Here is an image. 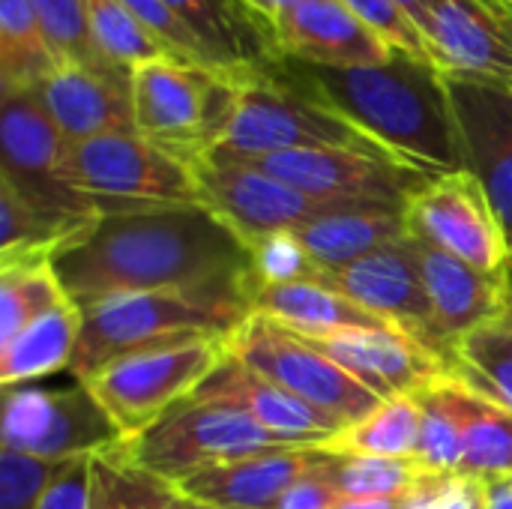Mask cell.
I'll list each match as a JSON object with an SVG mask.
<instances>
[{
    "instance_id": "51",
    "label": "cell",
    "mask_w": 512,
    "mask_h": 509,
    "mask_svg": "<svg viewBox=\"0 0 512 509\" xmlns=\"http://www.w3.org/2000/svg\"><path fill=\"white\" fill-rule=\"evenodd\" d=\"M507 279H510V285H512V252H510V261H507Z\"/></svg>"
},
{
    "instance_id": "9",
    "label": "cell",
    "mask_w": 512,
    "mask_h": 509,
    "mask_svg": "<svg viewBox=\"0 0 512 509\" xmlns=\"http://www.w3.org/2000/svg\"><path fill=\"white\" fill-rule=\"evenodd\" d=\"M228 351L285 393L339 420L345 429L369 417L384 402L300 333L255 312L228 336Z\"/></svg>"
},
{
    "instance_id": "11",
    "label": "cell",
    "mask_w": 512,
    "mask_h": 509,
    "mask_svg": "<svg viewBox=\"0 0 512 509\" xmlns=\"http://www.w3.org/2000/svg\"><path fill=\"white\" fill-rule=\"evenodd\" d=\"M0 96V180L36 207L69 216H99V204L75 192L60 177L69 141L48 114L39 90H15Z\"/></svg>"
},
{
    "instance_id": "41",
    "label": "cell",
    "mask_w": 512,
    "mask_h": 509,
    "mask_svg": "<svg viewBox=\"0 0 512 509\" xmlns=\"http://www.w3.org/2000/svg\"><path fill=\"white\" fill-rule=\"evenodd\" d=\"M339 3L345 9H351L360 21H366L393 51H402V54H411L420 60H432V48H429L423 30L414 24V18L396 0H339Z\"/></svg>"
},
{
    "instance_id": "2",
    "label": "cell",
    "mask_w": 512,
    "mask_h": 509,
    "mask_svg": "<svg viewBox=\"0 0 512 509\" xmlns=\"http://www.w3.org/2000/svg\"><path fill=\"white\" fill-rule=\"evenodd\" d=\"M273 69L426 180L468 171L450 84L432 60L402 51L372 66H318L282 57Z\"/></svg>"
},
{
    "instance_id": "20",
    "label": "cell",
    "mask_w": 512,
    "mask_h": 509,
    "mask_svg": "<svg viewBox=\"0 0 512 509\" xmlns=\"http://www.w3.org/2000/svg\"><path fill=\"white\" fill-rule=\"evenodd\" d=\"M282 57L318 66H372L396 51L339 0H300L276 21Z\"/></svg>"
},
{
    "instance_id": "40",
    "label": "cell",
    "mask_w": 512,
    "mask_h": 509,
    "mask_svg": "<svg viewBox=\"0 0 512 509\" xmlns=\"http://www.w3.org/2000/svg\"><path fill=\"white\" fill-rule=\"evenodd\" d=\"M72 462V459H69ZM66 462L0 450V509H36Z\"/></svg>"
},
{
    "instance_id": "48",
    "label": "cell",
    "mask_w": 512,
    "mask_h": 509,
    "mask_svg": "<svg viewBox=\"0 0 512 509\" xmlns=\"http://www.w3.org/2000/svg\"><path fill=\"white\" fill-rule=\"evenodd\" d=\"M252 9H258L264 18H270V21H276L285 9H291L294 3H300V0H246Z\"/></svg>"
},
{
    "instance_id": "44",
    "label": "cell",
    "mask_w": 512,
    "mask_h": 509,
    "mask_svg": "<svg viewBox=\"0 0 512 509\" xmlns=\"http://www.w3.org/2000/svg\"><path fill=\"white\" fill-rule=\"evenodd\" d=\"M93 459H72L48 486L36 509H90L93 504Z\"/></svg>"
},
{
    "instance_id": "5",
    "label": "cell",
    "mask_w": 512,
    "mask_h": 509,
    "mask_svg": "<svg viewBox=\"0 0 512 509\" xmlns=\"http://www.w3.org/2000/svg\"><path fill=\"white\" fill-rule=\"evenodd\" d=\"M342 147L390 159L357 126L312 99L273 66L243 75L240 102L225 138L204 156L210 162H246L285 150Z\"/></svg>"
},
{
    "instance_id": "1",
    "label": "cell",
    "mask_w": 512,
    "mask_h": 509,
    "mask_svg": "<svg viewBox=\"0 0 512 509\" xmlns=\"http://www.w3.org/2000/svg\"><path fill=\"white\" fill-rule=\"evenodd\" d=\"M78 309L138 291L246 288L249 243L207 204L105 210L51 261Z\"/></svg>"
},
{
    "instance_id": "34",
    "label": "cell",
    "mask_w": 512,
    "mask_h": 509,
    "mask_svg": "<svg viewBox=\"0 0 512 509\" xmlns=\"http://www.w3.org/2000/svg\"><path fill=\"white\" fill-rule=\"evenodd\" d=\"M456 375L512 408V306L492 324L456 342Z\"/></svg>"
},
{
    "instance_id": "35",
    "label": "cell",
    "mask_w": 512,
    "mask_h": 509,
    "mask_svg": "<svg viewBox=\"0 0 512 509\" xmlns=\"http://www.w3.org/2000/svg\"><path fill=\"white\" fill-rule=\"evenodd\" d=\"M90 509H183V501L171 483L114 450L93 459Z\"/></svg>"
},
{
    "instance_id": "26",
    "label": "cell",
    "mask_w": 512,
    "mask_h": 509,
    "mask_svg": "<svg viewBox=\"0 0 512 509\" xmlns=\"http://www.w3.org/2000/svg\"><path fill=\"white\" fill-rule=\"evenodd\" d=\"M315 264L330 273L342 270L384 246L408 237L405 207H357L345 213L324 216L312 225L294 231Z\"/></svg>"
},
{
    "instance_id": "10",
    "label": "cell",
    "mask_w": 512,
    "mask_h": 509,
    "mask_svg": "<svg viewBox=\"0 0 512 509\" xmlns=\"http://www.w3.org/2000/svg\"><path fill=\"white\" fill-rule=\"evenodd\" d=\"M0 438L6 450L51 462L105 456L126 444L123 429L81 381L69 390L9 387Z\"/></svg>"
},
{
    "instance_id": "29",
    "label": "cell",
    "mask_w": 512,
    "mask_h": 509,
    "mask_svg": "<svg viewBox=\"0 0 512 509\" xmlns=\"http://www.w3.org/2000/svg\"><path fill=\"white\" fill-rule=\"evenodd\" d=\"M450 393L465 426L462 474L477 480L512 477V408L450 375Z\"/></svg>"
},
{
    "instance_id": "17",
    "label": "cell",
    "mask_w": 512,
    "mask_h": 509,
    "mask_svg": "<svg viewBox=\"0 0 512 509\" xmlns=\"http://www.w3.org/2000/svg\"><path fill=\"white\" fill-rule=\"evenodd\" d=\"M381 399L417 396L423 387L444 375H456V369L420 345L417 339L393 330V327H345L330 333L303 336Z\"/></svg>"
},
{
    "instance_id": "50",
    "label": "cell",
    "mask_w": 512,
    "mask_h": 509,
    "mask_svg": "<svg viewBox=\"0 0 512 509\" xmlns=\"http://www.w3.org/2000/svg\"><path fill=\"white\" fill-rule=\"evenodd\" d=\"M183 501V509H219V507H207V504H198V501H186V498H180Z\"/></svg>"
},
{
    "instance_id": "37",
    "label": "cell",
    "mask_w": 512,
    "mask_h": 509,
    "mask_svg": "<svg viewBox=\"0 0 512 509\" xmlns=\"http://www.w3.org/2000/svg\"><path fill=\"white\" fill-rule=\"evenodd\" d=\"M327 477L342 498H396L414 492L429 474L414 459L333 456L327 453Z\"/></svg>"
},
{
    "instance_id": "46",
    "label": "cell",
    "mask_w": 512,
    "mask_h": 509,
    "mask_svg": "<svg viewBox=\"0 0 512 509\" xmlns=\"http://www.w3.org/2000/svg\"><path fill=\"white\" fill-rule=\"evenodd\" d=\"M483 483V504L486 509H512V477L480 480Z\"/></svg>"
},
{
    "instance_id": "15",
    "label": "cell",
    "mask_w": 512,
    "mask_h": 509,
    "mask_svg": "<svg viewBox=\"0 0 512 509\" xmlns=\"http://www.w3.org/2000/svg\"><path fill=\"white\" fill-rule=\"evenodd\" d=\"M321 282L342 291L357 306L387 321L393 330L417 339L420 345H426L456 369V351L444 342L438 330L435 309L411 237L384 246L342 270H330L321 276Z\"/></svg>"
},
{
    "instance_id": "39",
    "label": "cell",
    "mask_w": 512,
    "mask_h": 509,
    "mask_svg": "<svg viewBox=\"0 0 512 509\" xmlns=\"http://www.w3.org/2000/svg\"><path fill=\"white\" fill-rule=\"evenodd\" d=\"M252 282L255 285H288L303 279H321L324 270L306 252L294 231H276L249 243Z\"/></svg>"
},
{
    "instance_id": "30",
    "label": "cell",
    "mask_w": 512,
    "mask_h": 509,
    "mask_svg": "<svg viewBox=\"0 0 512 509\" xmlns=\"http://www.w3.org/2000/svg\"><path fill=\"white\" fill-rule=\"evenodd\" d=\"M57 69L30 0H0V93L39 90Z\"/></svg>"
},
{
    "instance_id": "22",
    "label": "cell",
    "mask_w": 512,
    "mask_h": 509,
    "mask_svg": "<svg viewBox=\"0 0 512 509\" xmlns=\"http://www.w3.org/2000/svg\"><path fill=\"white\" fill-rule=\"evenodd\" d=\"M324 459L321 447H294L246 456L195 471L174 483L177 495L219 509H270L303 474Z\"/></svg>"
},
{
    "instance_id": "31",
    "label": "cell",
    "mask_w": 512,
    "mask_h": 509,
    "mask_svg": "<svg viewBox=\"0 0 512 509\" xmlns=\"http://www.w3.org/2000/svg\"><path fill=\"white\" fill-rule=\"evenodd\" d=\"M420 402L417 396L384 399L369 417L342 429L321 450L333 456H375V459H414L420 444Z\"/></svg>"
},
{
    "instance_id": "36",
    "label": "cell",
    "mask_w": 512,
    "mask_h": 509,
    "mask_svg": "<svg viewBox=\"0 0 512 509\" xmlns=\"http://www.w3.org/2000/svg\"><path fill=\"white\" fill-rule=\"evenodd\" d=\"M69 300L51 261L0 267V342H9L30 321Z\"/></svg>"
},
{
    "instance_id": "3",
    "label": "cell",
    "mask_w": 512,
    "mask_h": 509,
    "mask_svg": "<svg viewBox=\"0 0 512 509\" xmlns=\"http://www.w3.org/2000/svg\"><path fill=\"white\" fill-rule=\"evenodd\" d=\"M249 315V285L108 297L81 309V336L66 372L84 381L105 363L141 348L198 336L228 339Z\"/></svg>"
},
{
    "instance_id": "19",
    "label": "cell",
    "mask_w": 512,
    "mask_h": 509,
    "mask_svg": "<svg viewBox=\"0 0 512 509\" xmlns=\"http://www.w3.org/2000/svg\"><path fill=\"white\" fill-rule=\"evenodd\" d=\"M189 402H219L234 405L246 411L252 420H258L264 429L291 438L306 447H321L333 441L345 426L312 405L300 402L297 396L285 393L255 369H249L243 360H237L231 351L216 363V369L186 396Z\"/></svg>"
},
{
    "instance_id": "33",
    "label": "cell",
    "mask_w": 512,
    "mask_h": 509,
    "mask_svg": "<svg viewBox=\"0 0 512 509\" xmlns=\"http://www.w3.org/2000/svg\"><path fill=\"white\" fill-rule=\"evenodd\" d=\"M84 12L99 57L120 72H135L141 63L171 54L120 0H84Z\"/></svg>"
},
{
    "instance_id": "32",
    "label": "cell",
    "mask_w": 512,
    "mask_h": 509,
    "mask_svg": "<svg viewBox=\"0 0 512 509\" xmlns=\"http://www.w3.org/2000/svg\"><path fill=\"white\" fill-rule=\"evenodd\" d=\"M420 402V444L414 462L426 474H462L465 426L450 393V375L432 381L417 393Z\"/></svg>"
},
{
    "instance_id": "6",
    "label": "cell",
    "mask_w": 512,
    "mask_h": 509,
    "mask_svg": "<svg viewBox=\"0 0 512 509\" xmlns=\"http://www.w3.org/2000/svg\"><path fill=\"white\" fill-rule=\"evenodd\" d=\"M306 447L282 438L252 420L246 411L219 402H177L153 426L129 438L120 453L138 468L162 477L165 483H180L195 471L237 462L258 453Z\"/></svg>"
},
{
    "instance_id": "12",
    "label": "cell",
    "mask_w": 512,
    "mask_h": 509,
    "mask_svg": "<svg viewBox=\"0 0 512 509\" xmlns=\"http://www.w3.org/2000/svg\"><path fill=\"white\" fill-rule=\"evenodd\" d=\"M408 237L456 255L459 261L504 276L510 246L483 183L471 171L429 180L405 204Z\"/></svg>"
},
{
    "instance_id": "28",
    "label": "cell",
    "mask_w": 512,
    "mask_h": 509,
    "mask_svg": "<svg viewBox=\"0 0 512 509\" xmlns=\"http://www.w3.org/2000/svg\"><path fill=\"white\" fill-rule=\"evenodd\" d=\"M78 336H81V309L69 300L30 321L9 342H0L3 390L69 369L78 348Z\"/></svg>"
},
{
    "instance_id": "18",
    "label": "cell",
    "mask_w": 512,
    "mask_h": 509,
    "mask_svg": "<svg viewBox=\"0 0 512 509\" xmlns=\"http://www.w3.org/2000/svg\"><path fill=\"white\" fill-rule=\"evenodd\" d=\"M468 171L483 183L512 252V87L447 75Z\"/></svg>"
},
{
    "instance_id": "38",
    "label": "cell",
    "mask_w": 512,
    "mask_h": 509,
    "mask_svg": "<svg viewBox=\"0 0 512 509\" xmlns=\"http://www.w3.org/2000/svg\"><path fill=\"white\" fill-rule=\"evenodd\" d=\"M30 6L39 18V27L45 33L54 57L60 60V66L72 63V66H87V69H99V72L132 75V72H120V69L108 66L99 57L96 42L90 36L84 0H30Z\"/></svg>"
},
{
    "instance_id": "25",
    "label": "cell",
    "mask_w": 512,
    "mask_h": 509,
    "mask_svg": "<svg viewBox=\"0 0 512 509\" xmlns=\"http://www.w3.org/2000/svg\"><path fill=\"white\" fill-rule=\"evenodd\" d=\"M249 306L255 315L273 318L282 327L315 336L345 327H390L378 315L357 306L342 291L330 288L321 279H303L288 285H255L249 282Z\"/></svg>"
},
{
    "instance_id": "16",
    "label": "cell",
    "mask_w": 512,
    "mask_h": 509,
    "mask_svg": "<svg viewBox=\"0 0 512 509\" xmlns=\"http://www.w3.org/2000/svg\"><path fill=\"white\" fill-rule=\"evenodd\" d=\"M423 33L444 75L512 87V0H429Z\"/></svg>"
},
{
    "instance_id": "24",
    "label": "cell",
    "mask_w": 512,
    "mask_h": 509,
    "mask_svg": "<svg viewBox=\"0 0 512 509\" xmlns=\"http://www.w3.org/2000/svg\"><path fill=\"white\" fill-rule=\"evenodd\" d=\"M177 18L198 36L210 63L225 72H255L282 60L279 36L270 18L246 0H165Z\"/></svg>"
},
{
    "instance_id": "13",
    "label": "cell",
    "mask_w": 512,
    "mask_h": 509,
    "mask_svg": "<svg viewBox=\"0 0 512 509\" xmlns=\"http://www.w3.org/2000/svg\"><path fill=\"white\" fill-rule=\"evenodd\" d=\"M192 171L204 204L216 210L246 243L276 231H297L333 213L357 207H387L363 201H318L267 171L234 162L198 159Z\"/></svg>"
},
{
    "instance_id": "43",
    "label": "cell",
    "mask_w": 512,
    "mask_h": 509,
    "mask_svg": "<svg viewBox=\"0 0 512 509\" xmlns=\"http://www.w3.org/2000/svg\"><path fill=\"white\" fill-rule=\"evenodd\" d=\"M411 509H486L483 483L465 474H429L411 492Z\"/></svg>"
},
{
    "instance_id": "49",
    "label": "cell",
    "mask_w": 512,
    "mask_h": 509,
    "mask_svg": "<svg viewBox=\"0 0 512 509\" xmlns=\"http://www.w3.org/2000/svg\"><path fill=\"white\" fill-rule=\"evenodd\" d=\"M396 3H399V6L414 18V24H417L420 30L426 27V18H429V0H396ZM423 36H426V33H423Z\"/></svg>"
},
{
    "instance_id": "42",
    "label": "cell",
    "mask_w": 512,
    "mask_h": 509,
    "mask_svg": "<svg viewBox=\"0 0 512 509\" xmlns=\"http://www.w3.org/2000/svg\"><path fill=\"white\" fill-rule=\"evenodd\" d=\"M141 24H147L159 42L174 54V57H183V60H192V63H204V66H213L204 45L198 42V36L177 18V12L165 3V0H120ZM216 69V66H213Z\"/></svg>"
},
{
    "instance_id": "14",
    "label": "cell",
    "mask_w": 512,
    "mask_h": 509,
    "mask_svg": "<svg viewBox=\"0 0 512 509\" xmlns=\"http://www.w3.org/2000/svg\"><path fill=\"white\" fill-rule=\"evenodd\" d=\"M234 165H249L267 171L288 186L318 198V201H363L405 207L429 180L393 159L342 150V147H312L285 150Z\"/></svg>"
},
{
    "instance_id": "23",
    "label": "cell",
    "mask_w": 512,
    "mask_h": 509,
    "mask_svg": "<svg viewBox=\"0 0 512 509\" xmlns=\"http://www.w3.org/2000/svg\"><path fill=\"white\" fill-rule=\"evenodd\" d=\"M39 96L69 144L96 135L138 132L132 75L66 63L39 87Z\"/></svg>"
},
{
    "instance_id": "45",
    "label": "cell",
    "mask_w": 512,
    "mask_h": 509,
    "mask_svg": "<svg viewBox=\"0 0 512 509\" xmlns=\"http://www.w3.org/2000/svg\"><path fill=\"white\" fill-rule=\"evenodd\" d=\"M324 462H327V450H324V459L309 474H303L270 509H336L342 495L330 483Z\"/></svg>"
},
{
    "instance_id": "21",
    "label": "cell",
    "mask_w": 512,
    "mask_h": 509,
    "mask_svg": "<svg viewBox=\"0 0 512 509\" xmlns=\"http://www.w3.org/2000/svg\"><path fill=\"white\" fill-rule=\"evenodd\" d=\"M414 249L435 309L438 330L453 351L459 339L492 324L512 306V285L507 273L504 276L483 273L459 261L456 255L420 240H414Z\"/></svg>"
},
{
    "instance_id": "27",
    "label": "cell",
    "mask_w": 512,
    "mask_h": 509,
    "mask_svg": "<svg viewBox=\"0 0 512 509\" xmlns=\"http://www.w3.org/2000/svg\"><path fill=\"white\" fill-rule=\"evenodd\" d=\"M99 216H69L36 207L0 180V267L54 261V255L78 240Z\"/></svg>"
},
{
    "instance_id": "47",
    "label": "cell",
    "mask_w": 512,
    "mask_h": 509,
    "mask_svg": "<svg viewBox=\"0 0 512 509\" xmlns=\"http://www.w3.org/2000/svg\"><path fill=\"white\" fill-rule=\"evenodd\" d=\"M336 509H411V492L396 498H339Z\"/></svg>"
},
{
    "instance_id": "7",
    "label": "cell",
    "mask_w": 512,
    "mask_h": 509,
    "mask_svg": "<svg viewBox=\"0 0 512 509\" xmlns=\"http://www.w3.org/2000/svg\"><path fill=\"white\" fill-rule=\"evenodd\" d=\"M63 183L93 198L99 210L204 204L192 165L138 132L96 135L66 147Z\"/></svg>"
},
{
    "instance_id": "4",
    "label": "cell",
    "mask_w": 512,
    "mask_h": 509,
    "mask_svg": "<svg viewBox=\"0 0 512 509\" xmlns=\"http://www.w3.org/2000/svg\"><path fill=\"white\" fill-rule=\"evenodd\" d=\"M243 75L171 54L141 63L132 72L138 135L195 165L225 138Z\"/></svg>"
},
{
    "instance_id": "8",
    "label": "cell",
    "mask_w": 512,
    "mask_h": 509,
    "mask_svg": "<svg viewBox=\"0 0 512 509\" xmlns=\"http://www.w3.org/2000/svg\"><path fill=\"white\" fill-rule=\"evenodd\" d=\"M228 339L198 336L123 354L81 384L123 429L126 441L183 402L225 357Z\"/></svg>"
}]
</instances>
